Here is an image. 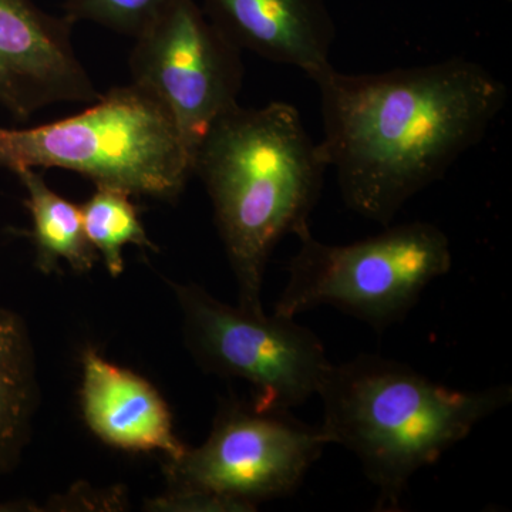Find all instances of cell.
<instances>
[{
  "label": "cell",
  "mask_w": 512,
  "mask_h": 512,
  "mask_svg": "<svg viewBox=\"0 0 512 512\" xmlns=\"http://www.w3.org/2000/svg\"><path fill=\"white\" fill-rule=\"evenodd\" d=\"M309 79L343 201L383 227L483 141L508 99L503 80L463 57L363 74L329 64Z\"/></svg>",
  "instance_id": "obj_1"
},
{
  "label": "cell",
  "mask_w": 512,
  "mask_h": 512,
  "mask_svg": "<svg viewBox=\"0 0 512 512\" xmlns=\"http://www.w3.org/2000/svg\"><path fill=\"white\" fill-rule=\"evenodd\" d=\"M329 170L301 114L284 101L238 104L222 114L195 148L192 171L204 184L239 308L265 313L262 285L276 245L311 227Z\"/></svg>",
  "instance_id": "obj_2"
},
{
  "label": "cell",
  "mask_w": 512,
  "mask_h": 512,
  "mask_svg": "<svg viewBox=\"0 0 512 512\" xmlns=\"http://www.w3.org/2000/svg\"><path fill=\"white\" fill-rule=\"evenodd\" d=\"M318 396L329 446L355 454L377 488V510L396 511L414 474L510 404L512 389L454 390L406 363L359 355L332 365Z\"/></svg>",
  "instance_id": "obj_3"
},
{
  "label": "cell",
  "mask_w": 512,
  "mask_h": 512,
  "mask_svg": "<svg viewBox=\"0 0 512 512\" xmlns=\"http://www.w3.org/2000/svg\"><path fill=\"white\" fill-rule=\"evenodd\" d=\"M192 160L167 110L134 83L67 119L0 127V168H62L131 197L177 200L194 175Z\"/></svg>",
  "instance_id": "obj_4"
},
{
  "label": "cell",
  "mask_w": 512,
  "mask_h": 512,
  "mask_svg": "<svg viewBox=\"0 0 512 512\" xmlns=\"http://www.w3.org/2000/svg\"><path fill=\"white\" fill-rule=\"evenodd\" d=\"M329 443L320 427L292 417L291 410L252 400L221 406L208 439L167 460L168 493L153 510L254 511L288 497Z\"/></svg>",
  "instance_id": "obj_5"
},
{
  "label": "cell",
  "mask_w": 512,
  "mask_h": 512,
  "mask_svg": "<svg viewBox=\"0 0 512 512\" xmlns=\"http://www.w3.org/2000/svg\"><path fill=\"white\" fill-rule=\"evenodd\" d=\"M383 232L348 245L295 235L298 251L286 266L288 282L276 315L296 318L333 306L382 330L412 311L424 289L450 272V239L429 222L387 225Z\"/></svg>",
  "instance_id": "obj_6"
},
{
  "label": "cell",
  "mask_w": 512,
  "mask_h": 512,
  "mask_svg": "<svg viewBox=\"0 0 512 512\" xmlns=\"http://www.w3.org/2000/svg\"><path fill=\"white\" fill-rule=\"evenodd\" d=\"M185 340L205 370L251 384L261 407L291 410L318 394L332 363L318 336L282 315L218 301L198 285L173 284Z\"/></svg>",
  "instance_id": "obj_7"
},
{
  "label": "cell",
  "mask_w": 512,
  "mask_h": 512,
  "mask_svg": "<svg viewBox=\"0 0 512 512\" xmlns=\"http://www.w3.org/2000/svg\"><path fill=\"white\" fill-rule=\"evenodd\" d=\"M128 69L131 83L170 114L192 157L208 128L238 106L244 86L242 50L197 0H173L134 37Z\"/></svg>",
  "instance_id": "obj_8"
},
{
  "label": "cell",
  "mask_w": 512,
  "mask_h": 512,
  "mask_svg": "<svg viewBox=\"0 0 512 512\" xmlns=\"http://www.w3.org/2000/svg\"><path fill=\"white\" fill-rule=\"evenodd\" d=\"M72 23L35 0H0V106L13 119L100 97L74 50Z\"/></svg>",
  "instance_id": "obj_9"
},
{
  "label": "cell",
  "mask_w": 512,
  "mask_h": 512,
  "mask_svg": "<svg viewBox=\"0 0 512 512\" xmlns=\"http://www.w3.org/2000/svg\"><path fill=\"white\" fill-rule=\"evenodd\" d=\"M200 5L241 50L308 76L330 64L336 25L326 0H201Z\"/></svg>",
  "instance_id": "obj_10"
},
{
  "label": "cell",
  "mask_w": 512,
  "mask_h": 512,
  "mask_svg": "<svg viewBox=\"0 0 512 512\" xmlns=\"http://www.w3.org/2000/svg\"><path fill=\"white\" fill-rule=\"evenodd\" d=\"M80 399L87 426L111 447L137 453L158 451L165 460H177L187 450L175 434L173 417L160 393L96 349L82 353Z\"/></svg>",
  "instance_id": "obj_11"
},
{
  "label": "cell",
  "mask_w": 512,
  "mask_h": 512,
  "mask_svg": "<svg viewBox=\"0 0 512 512\" xmlns=\"http://www.w3.org/2000/svg\"><path fill=\"white\" fill-rule=\"evenodd\" d=\"M35 353L25 322L0 308V476L18 463L37 409Z\"/></svg>",
  "instance_id": "obj_12"
},
{
  "label": "cell",
  "mask_w": 512,
  "mask_h": 512,
  "mask_svg": "<svg viewBox=\"0 0 512 512\" xmlns=\"http://www.w3.org/2000/svg\"><path fill=\"white\" fill-rule=\"evenodd\" d=\"M13 174L26 192L36 268L50 275L66 262L80 274L92 271L100 256L87 238L80 207L53 191L35 168H20Z\"/></svg>",
  "instance_id": "obj_13"
},
{
  "label": "cell",
  "mask_w": 512,
  "mask_h": 512,
  "mask_svg": "<svg viewBox=\"0 0 512 512\" xmlns=\"http://www.w3.org/2000/svg\"><path fill=\"white\" fill-rule=\"evenodd\" d=\"M130 197L126 191L97 185L92 197L80 207L87 238L113 278L123 274L126 245L157 249Z\"/></svg>",
  "instance_id": "obj_14"
},
{
  "label": "cell",
  "mask_w": 512,
  "mask_h": 512,
  "mask_svg": "<svg viewBox=\"0 0 512 512\" xmlns=\"http://www.w3.org/2000/svg\"><path fill=\"white\" fill-rule=\"evenodd\" d=\"M171 2L173 0H64L63 16L73 26L90 22L134 39Z\"/></svg>",
  "instance_id": "obj_15"
}]
</instances>
